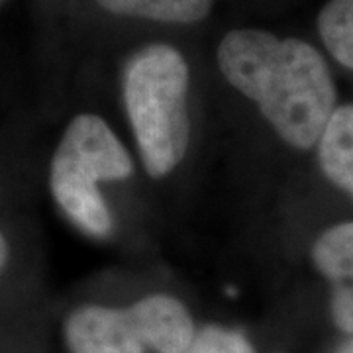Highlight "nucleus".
<instances>
[{
    "label": "nucleus",
    "mask_w": 353,
    "mask_h": 353,
    "mask_svg": "<svg viewBox=\"0 0 353 353\" xmlns=\"http://www.w3.org/2000/svg\"><path fill=\"white\" fill-rule=\"evenodd\" d=\"M228 83L253 101L281 138L296 150L318 143L336 110V87L320 51L263 30L228 32L218 46Z\"/></svg>",
    "instance_id": "nucleus-1"
},
{
    "label": "nucleus",
    "mask_w": 353,
    "mask_h": 353,
    "mask_svg": "<svg viewBox=\"0 0 353 353\" xmlns=\"http://www.w3.org/2000/svg\"><path fill=\"white\" fill-rule=\"evenodd\" d=\"M189 65L181 51L153 43L134 53L122 92L139 157L152 176L169 175L189 150Z\"/></svg>",
    "instance_id": "nucleus-2"
},
{
    "label": "nucleus",
    "mask_w": 353,
    "mask_h": 353,
    "mask_svg": "<svg viewBox=\"0 0 353 353\" xmlns=\"http://www.w3.org/2000/svg\"><path fill=\"white\" fill-rule=\"evenodd\" d=\"M134 173V161L110 126L94 114H79L65 128L51 157L53 201L85 234L106 238L114 228L112 212L99 183L122 181Z\"/></svg>",
    "instance_id": "nucleus-3"
},
{
    "label": "nucleus",
    "mask_w": 353,
    "mask_h": 353,
    "mask_svg": "<svg viewBox=\"0 0 353 353\" xmlns=\"http://www.w3.org/2000/svg\"><path fill=\"white\" fill-rule=\"evenodd\" d=\"M63 340L69 353H150L132 304L79 306L65 320Z\"/></svg>",
    "instance_id": "nucleus-4"
},
{
    "label": "nucleus",
    "mask_w": 353,
    "mask_h": 353,
    "mask_svg": "<svg viewBox=\"0 0 353 353\" xmlns=\"http://www.w3.org/2000/svg\"><path fill=\"white\" fill-rule=\"evenodd\" d=\"M312 261L332 287L334 324L353 336V222L326 230L312 248Z\"/></svg>",
    "instance_id": "nucleus-5"
},
{
    "label": "nucleus",
    "mask_w": 353,
    "mask_h": 353,
    "mask_svg": "<svg viewBox=\"0 0 353 353\" xmlns=\"http://www.w3.org/2000/svg\"><path fill=\"white\" fill-rule=\"evenodd\" d=\"M132 306L141 322L150 353H183L199 330L189 308L171 294L153 292Z\"/></svg>",
    "instance_id": "nucleus-6"
},
{
    "label": "nucleus",
    "mask_w": 353,
    "mask_h": 353,
    "mask_svg": "<svg viewBox=\"0 0 353 353\" xmlns=\"http://www.w3.org/2000/svg\"><path fill=\"white\" fill-rule=\"evenodd\" d=\"M324 175L353 199V104L336 106L318 139Z\"/></svg>",
    "instance_id": "nucleus-7"
},
{
    "label": "nucleus",
    "mask_w": 353,
    "mask_h": 353,
    "mask_svg": "<svg viewBox=\"0 0 353 353\" xmlns=\"http://www.w3.org/2000/svg\"><path fill=\"white\" fill-rule=\"evenodd\" d=\"M104 10L155 22L192 24L206 18L212 0H97Z\"/></svg>",
    "instance_id": "nucleus-8"
},
{
    "label": "nucleus",
    "mask_w": 353,
    "mask_h": 353,
    "mask_svg": "<svg viewBox=\"0 0 353 353\" xmlns=\"http://www.w3.org/2000/svg\"><path fill=\"white\" fill-rule=\"evenodd\" d=\"M318 32L332 57L353 71V0H328L318 16Z\"/></svg>",
    "instance_id": "nucleus-9"
},
{
    "label": "nucleus",
    "mask_w": 353,
    "mask_h": 353,
    "mask_svg": "<svg viewBox=\"0 0 353 353\" xmlns=\"http://www.w3.org/2000/svg\"><path fill=\"white\" fill-rule=\"evenodd\" d=\"M183 353H257L240 330L208 324L196 330L190 345Z\"/></svg>",
    "instance_id": "nucleus-10"
},
{
    "label": "nucleus",
    "mask_w": 353,
    "mask_h": 353,
    "mask_svg": "<svg viewBox=\"0 0 353 353\" xmlns=\"http://www.w3.org/2000/svg\"><path fill=\"white\" fill-rule=\"evenodd\" d=\"M8 257H10V248H8V241H6V238L0 234V273L6 269V265H8Z\"/></svg>",
    "instance_id": "nucleus-11"
},
{
    "label": "nucleus",
    "mask_w": 353,
    "mask_h": 353,
    "mask_svg": "<svg viewBox=\"0 0 353 353\" xmlns=\"http://www.w3.org/2000/svg\"><path fill=\"white\" fill-rule=\"evenodd\" d=\"M338 353H353V338H350L345 343H341V347L338 350Z\"/></svg>",
    "instance_id": "nucleus-12"
}]
</instances>
